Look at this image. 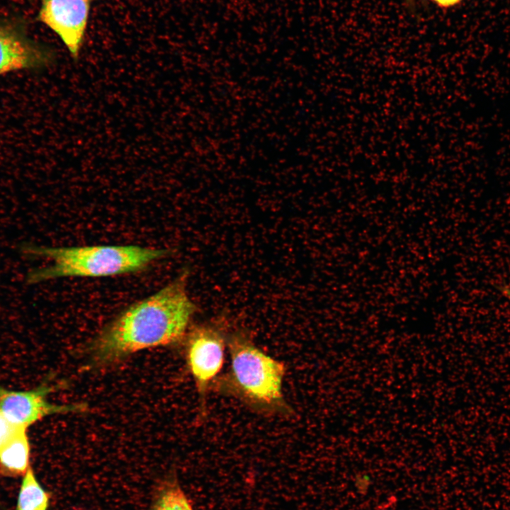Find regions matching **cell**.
<instances>
[{
    "mask_svg": "<svg viewBox=\"0 0 510 510\" xmlns=\"http://www.w3.org/2000/svg\"><path fill=\"white\" fill-rule=\"evenodd\" d=\"M30 441L26 430H23L0 451V475L24 476L30 468Z\"/></svg>",
    "mask_w": 510,
    "mask_h": 510,
    "instance_id": "obj_8",
    "label": "cell"
},
{
    "mask_svg": "<svg viewBox=\"0 0 510 510\" xmlns=\"http://www.w3.org/2000/svg\"><path fill=\"white\" fill-rule=\"evenodd\" d=\"M228 333L222 323L191 327L186 334V359L199 397L201 415L205 414L207 396L225 360Z\"/></svg>",
    "mask_w": 510,
    "mask_h": 510,
    "instance_id": "obj_4",
    "label": "cell"
},
{
    "mask_svg": "<svg viewBox=\"0 0 510 510\" xmlns=\"http://www.w3.org/2000/svg\"><path fill=\"white\" fill-rule=\"evenodd\" d=\"M23 430L27 429L13 424L0 412V451Z\"/></svg>",
    "mask_w": 510,
    "mask_h": 510,
    "instance_id": "obj_11",
    "label": "cell"
},
{
    "mask_svg": "<svg viewBox=\"0 0 510 510\" xmlns=\"http://www.w3.org/2000/svg\"><path fill=\"white\" fill-rule=\"evenodd\" d=\"M188 271L120 312L89 347L92 363L108 366L138 351L183 339L197 311L187 290Z\"/></svg>",
    "mask_w": 510,
    "mask_h": 510,
    "instance_id": "obj_1",
    "label": "cell"
},
{
    "mask_svg": "<svg viewBox=\"0 0 510 510\" xmlns=\"http://www.w3.org/2000/svg\"><path fill=\"white\" fill-rule=\"evenodd\" d=\"M502 295L510 302V287L504 286L502 288Z\"/></svg>",
    "mask_w": 510,
    "mask_h": 510,
    "instance_id": "obj_14",
    "label": "cell"
},
{
    "mask_svg": "<svg viewBox=\"0 0 510 510\" xmlns=\"http://www.w3.org/2000/svg\"><path fill=\"white\" fill-rule=\"evenodd\" d=\"M55 390L54 385L45 382L30 390H11L0 385V412L13 424L28 429L45 416L55 414L80 413L85 404H55L47 400Z\"/></svg>",
    "mask_w": 510,
    "mask_h": 510,
    "instance_id": "obj_5",
    "label": "cell"
},
{
    "mask_svg": "<svg viewBox=\"0 0 510 510\" xmlns=\"http://www.w3.org/2000/svg\"><path fill=\"white\" fill-rule=\"evenodd\" d=\"M50 494L38 480L31 467L22 479L15 510H47Z\"/></svg>",
    "mask_w": 510,
    "mask_h": 510,
    "instance_id": "obj_9",
    "label": "cell"
},
{
    "mask_svg": "<svg viewBox=\"0 0 510 510\" xmlns=\"http://www.w3.org/2000/svg\"><path fill=\"white\" fill-rule=\"evenodd\" d=\"M230 364L210 389L244 402L254 411L290 415L293 412L283 394L284 364L259 348L244 332L228 333Z\"/></svg>",
    "mask_w": 510,
    "mask_h": 510,
    "instance_id": "obj_2",
    "label": "cell"
},
{
    "mask_svg": "<svg viewBox=\"0 0 510 510\" xmlns=\"http://www.w3.org/2000/svg\"><path fill=\"white\" fill-rule=\"evenodd\" d=\"M150 510H193V509L175 476H169L158 487Z\"/></svg>",
    "mask_w": 510,
    "mask_h": 510,
    "instance_id": "obj_10",
    "label": "cell"
},
{
    "mask_svg": "<svg viewBox=\"0 0 510 510\" xmlns=\"http://www.w3.org/2000/svg\"><path fill=\"white\" fill-rule=\"evenodd\" d=\"M55 60L50 47L29 39L21 30L0 24V76L20 70H39Z\"/></svg>",
    "mask_w": 510,
    "mask_h": 510,
    "instance_id": "obj_7",
    "label": "cell"
},
{
    "mask_svg": "<svg viewBox=\"0 0 510 510\" xmlns=\"http://www.w3.org/2000/svg\"><path fill=\"white\" fill-rule=\"evenodd\" d=\"M96 1L41 0L39 20L59 36L74 59L79 57Z\"/></svg>",
    "mask_w": 510,
    "mask_h": 510,
    "instance_id": "obj_6",
    "label": "cell"
},
{
    "mask_svg": "<svg viewBox=\"0 0 510 510\" xmlns=\"http://www.w3.org/2000/svg\"><path fill=\"white\" fill-rule=\"evenodd\" d=\"M21 251L28 256L52 262L30 271L26 277L28 284L65 277L100 278L136 273L171 254L167 249L137 245L50 247L24 244Z\"/></svg>",
    "mask_w": 510,
    "mask_h": 510,
    "instance_id": "obj_3",
    "label": "cell"
},
{
    "mask_svg": "<svg viewBox=\"0 0 510 510\" xmlns=\"http://www.w3.org/2000/svg\"><path fill=\"white\" fill-rule=\"evenodd\" d=\"M438 6L442 7H450L459 4L463 0H432Z\"/></svg>",
    "mask_w": 510,
    "mask_h": 510,
    "instance_id": "obj_13",
    "label": "cell"
},
{
    "mask_svg": "<svg viewBox=\"0 0 510 510\" xmlns=\"http://www.w3.org/2000/svg\"><path fill=\"white\" fill-rule=\"evenodd\" d=\"M370 484L371 478L368 474H358L354 480L355 487L360 493H366L369 489Z\"/></svg>",
    "mask_w": 510,
    "mask_h": 510,
    "instance_id": "obj_12",
    "label": "cell"
}]
</instances>
